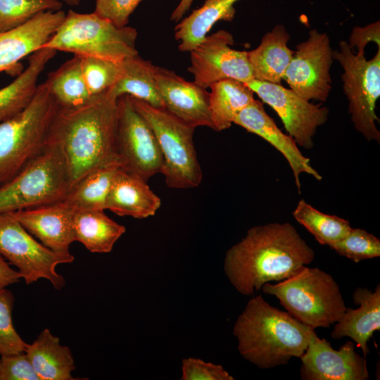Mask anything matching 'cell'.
Here are the masks:
<instances>
[{
    "label": "cell",
    "mask_w": 380,
    "mask_h": 380,
    "mask_svg": "<svg viewBox=\"0 0 380 380\" xmlns=\"http://www.w3.org/2000/svg\"><path fill=\"white\" fill-rule=\"evenodd\" d=\"M20 279L22 277L18 270H13L0 255V290L18 282Z\"/></svg>",
    "instance_id": "cell-40"
},
{
    "label": "cell",
    "mask_w": 380,
    "mask_h": 380,
    "mask_svg": "<svg viewBox=\"0 0 380 380\" xmlns=\"http://www.w3.org/2000/svg\"><path fill=\"white\" fill-rule=\"evenodd\" d=\"M315 253L290 223L250 228L226 253L224 270L242 295L251 296L270 281H279L309 265Z\"/></svg>",
    "instance_id": "cell-1"
},
{
    "label": "cell",
    "mask_w": 380,
    "mask_h": 380,
    "mask_svg": "<svg viewBox=\"0 0 380 380\" xmlns=\"http://www.w3.org/2000/svg\"><path fill=\"white\" fill-rule=\"evenodd\" d=\"M333 58L343 68V91L348 101V113L357 129L368 141H380L376 122V103L380 96V48L375 56L367 60L355 53L346 41L339 42V50L333 51Z\"/></svg>",
    "instance_id": "cell-9"
},
{
    "label": "cell",
    "mask_w": 380,
    "mask_h": 380,
    "mask_svg": "<svg viewBox=\"0 0 380 380\" xmlns=\"http://www.w3.org/2000/svg\"><path fill=\"white\" fill-rule=\"evenodd\" d=\"M41 380H72L75 369L70 349L60 343L49 329H43L37 338L27 345L25 350Z\"/></svg>",
    "instance_id": "cell-23"
},
{
    "label": "cell",
    "mask_w": 380,
    "mask_h": 380,
    "mask_svg": "<svg viewBox=\"0 0 380 380\" xmlns=\"http://www.w3.org/2000/svg\"><path fill=\"white\" fill-rule=\"evenodd\" d=\"M262 102L277 113L284 126L297 145L309 149L318 127L328 120L329 109L313 104L281 84L252 80L246 83Z\"/></svg>",
    "instance_id": "cell-14"
},
{
    "label": "cell",
    "mask_w": 380,
    "mask_h": 380,
    "mask_svg": "<svg viewBox=\"0 0 380 380\" xmlns=\"http://www.w3.org/2000/svg\"><path fill=\"white\" fill-rule=\"evenodd\" d=\"M115 146L120 168L147 180L161 173L163 160L156 135L129 95L118 98Z\"/></svg>",
    "instance_id": "cell-11"
},
{
    "label": "cell",
    "mask_w": 380,
    "mask_h": 380,
    "mask_svg": "<svg viewBox=\"0 0 380 380\" xmlns=\"http://www.w3.org/2000/svg\"><path fill=\"white\" fill-rule=\"evenodd\" d=\"M182 380H234L220 365L207 362L196 357L182 360Z\"/></svg>",
    "instance_id": "cell-37"
},
{
    "label": "cell",
    "mask_w": 380,
    "mask_h": 380,
    "mask_svg": "<svg viewBox=\"0 0 380 380\" xmlns=\"http://www.w3.org/2000/svg\"><path fill=\"white\" fill-rule=\"evenodd\" d=\"M333 60L328 35L312 30L308 38L296 46L284 80L304 99L324 102L332 88L330 68Z\"/></svg>",
    "instance_id": "cell-12"
},
{
    "label": "cell",
    "mask_w": 380,
    "mask_h": 380,
    "mask_svg": "<svg viewBox=\"0 0 380 380\" xmlns=\"http://www.w3.org/2000/svg\"><path fill=\"white\" fill-rule=\"evenodd\" d=\"M273 295L286 312L315 329L335 324L347 308L337 282L317 267L302 266L288 278L261 288Z\"/></svg>",
    "instance_id": "cell-5"
},
{
    "label": "cell",
    "mask_w": 380,
    "mask_h": 380,
    "mask_svg": "<svg viewBox=\"0 0 380 380\" xmlns=\"http://www.w3.org/2000/svg\"><path fill=\"white\" fill-rule=\"evenodd\" d=\"M117 99L108 90L81 106L58 107L49 139L63 148L71 186L93 169L120 167L115 146Z\"/></svg>",
    "instance_id": "cell-2"
},
{
    "label": "cell",
    "mask_w": 380,
    "mask_h": 380,
    "mask_svg": "<svg viewBox=\"0 0 380 380\" xmlns=\"http://www.w3.org/2000/svg\"><path fill=\"white\" fill-rule=\"evenodd\" d=\"M80 67L85 85L91 96L111 88L120 72L119 63L96 57L80 56Z\"/></svg>",
    "instance_id": "cell-33"
},
{
    "label": "cell",
    "mask_w": 380,
    "mask_h": 380,
    "mask_svg": "<svg viewBox=\"0 0 380 380\" xmlns=\"http://www.w3.org/2000/svg\"><path fill=\"white\" fill-rule=\"evenodd\" d=\"M194 0H180L171 14L170 20L174 22L180 21L189 10Z\"/></svg>",
    "instance_id": "cell-41"
},
{
    "label": "cell",
    "mask_w": 380,
    "mask_h": 380,
    "mask_svg": "<svg viewBox=\"0 0 380 380\" xmlns=\"http://www.w3.org/2000/svg\"><path fill=\"white\" fill-rule=\"evenodd\" d=\"M71 187L61 144L51 139L43 151L0 186V213H12L64 200Z\"/></svg>",
    "instance_id": "cell-7"
},
{
    "label": "cell",
    "mask_w": 380,
    "mask_h": 380,
    "mask_svg": "<svg viewBox=\"0 0 380 380\" xmlns=\"http://www.w3.org/2000/svg\"><path fill=\"white\" fill-rule=\"evenodd\" d=\"M158 93L164 108L194 128L204 126L213 129L209 108V92L194 82L186 81L174 71L156 65Z\"/></svg>",
    "instance_id": "cell-16"
},
{
    "label": "cell",
    "mask_w": 380,
    "mask_h": 380,
    "mask_svg": "<svg viewBox=\"0 0 380 380\" xmlns=\"http://www.w3.org/2000/svg\"><path fill=\"white\" fill-rule=\"evenodd\" d=\"M13 293L4 288L0 290V355H6L25 352V343L14 328L12 310L14 305Z\"/></svg>",
    "instance_id": "cell-35"
},
{
    "label": "cell",
    "mask_w": 380,
    "mask_h": 380,
    "mask_svg": "<svg viewBox=\"0 0 380 380\" xmlns=\"http://www.w3.org/2000/svg\"><path fill=\"white\" fill-rule=\"evenodd\" d=\"M56 51L41 48L31 54L28 65L8 85L0 89V122L23 110L31 101L37 88V80Z\"/></svg>",
    "instance_id": "cell-24"
},
{
    "label": "cell",
    "mask_w": 380,
    "mask_h": 380,
    "mask_svg": "<svg viewBox=\"0 0 380 380\" xmlns=\"http://www.w3.org/2000/svg\"><path fill=\"white\" fill-rule=\"evenodd\" d=\"M65 14L62 10L45 11L20 26L0 32V72L13 68L21 59L42 48Z\"/></svg>",
    "instance_id": "cell-19"
},
{
    "label": "cell",
    "mask_w": 380,
    "mask_h": 380,
    "mask_svg": "<svg viewBox=\"0 0 380 380\" xmlns=\"http://www.w3.org/2000/svg\"><path fill=\"white\" fill-rule=\"evenodd\" d=\"M314 329L272 306L259 295L247 303L233 334L241 355L261 369L287 364L305 351Z\"/></svg>",
    "instance_id": "cell-3"
},
{
    "label": "cell",
    "mask_w": 380,
    "mask_h": 380,
    "mask_svg": "<svg viewBox=\"0 0 380 380\" xmlns=\"http://www.w3.org/2000/svg\"><path fill=\"white\" fill-rule=\"evenodd\" d=\"M329 247L355 262L380 256L379 239L359 228H352L345 237Z\"/></svg>",
    "instance_id": "cell-34"
},
{
    "label": "cell",
    "mask_w": 380,
    "mask_h": 380,
    "mask_svg": "<svg viewBox=\"0 0 380 380\" xmlns=\"http://www.w3.org/2000/svg\"><path fill=\"white\" fill-rule=\"evenodd\" d=\"M233 123L262 137L284 156L293 172L299 193L301 173L310 175L319 181L322 179V175L310 165V159L300 151L296 141L289 134H284L266 113L261 101L255 99L239 113Z\"/></svg>",
    "instance_id": "cell-18"
},
{
    "label": "cell",
    "mask_w": 380,
    "mask_h": 380,
    "mask_svg": "<svg viewBox=\"0 0 380 380\" xmlns=\"http://www.w3.org/2000/svg\"><path fill=\"white\" fill-rule=\"evenodd\" d=\"M233 35L224 30L207 35L190 51L188 71L194 82L207 89L220 80L233 79L247 83L253 80L247 51L231 48Z\"/></svg>",
    "instance_id": "cell-13"
},
{
    "label": "cell",
    "mask_w": 380,
    "mask_h": 380,
    "mask_svg": "<svg viewBox=\"0 0 380 380\" xmlns=\"http://www.w3.org/2000/svg\"><path fill=\"white\" fill-rule=\"evenodd\" d=\"M374 42L380 48L379 21L365 27H355L351 32L348 44L351 49L355 46L358 54H365V48L369 42Z\"/></svg>",
    "instance_id": "cell-39"
},
{
    "label": "cell",
    "mask_w": 380,
    "mask_h": 380,
    "mask_svg": "<svg viewBox=\"0 0 380 380\" xmlns=\"http://www.w3.org/2000/svg\"><path fill=\"white\" fill-rule=\"evenodd\" d=\"M300 358L303 380H367L369 377L365 357L355 351L353 342L348 341L336 350L326 339L319 338L315 329Z\"/></svg>",
    "instance_id": "cell-15"
},
{
    "label": "cell",
    "mask_w": 380,
    "mask_h": 380,
    "mask_svg": "<svg viewBox=\"0 0 380 380\" xmlns=\"http://www.w3.org/2000/svg\"><path fill=\"white\" fill-rule=\"evenodd\" d=\"M209 108L213 129H229L236 116L254 100V92L244 82L224 79L209 87Z\"/></svg>",
    "instance_id": "cell-28"
},
{
    "label": "cell",
    "mask_w": 380,
    "mask_h": 380,
    "mask_svg": "<svg viewBox=\"0 0 380 380\" xmlns=\"http://www.w3.org/2000/svg\"><path fill=\"white\" fill-rule=\"evenodd\" d=\"M160 198L146 181L120 167L117 170L106 200V209L119 216L144 219L154 215Z\"/></svg>",
    "instance_id": "cell-21"
},
{
    "label": "cell",
    "mask_w": 380,
    "mask_h": 380,
    "mask_svg": "<svg viewBox=\"0 0 380 380\" xmlns=\"http://www.w3.org/2000/svg\"><path fill=\"white\" fill-rule=\"evenodd\" d=\"M0 255L17 267L27 284L45 279L58 290L65 280L56 266L74 260L72 255L57 254L37 241L12 213H0Z\"/></svg>",
    "instance_id": "cell-10"
},
{
    "label": "cell",
    "mask_w": 380,
    "mask_h": 380,
    "mask_svg": "<svg viewBox=\"0 0 380 380\" xmlns=\"http://www.w3.org/2000/svg\"><path fill=\"white\" fill-rule=\"evenodd\" d=\"M118 168L107 166L89 171L71 186L63 202L73 209L106 210L107 197Z\"/></svg>",
    "instance_id": "cell-29"
},
{
    "label": "cell",
    "mask_w": 380,
    "mask_h": 380,
    "mask_svg": "<svg viewBox=\"0 0 380 380\" xmlns=\"http://www.w3.org/2000/svg\"><path fill=\"white\" fill-rule=\"evenodd\" d=\"M292 215L322 245L330 246L345 237L352 229L348 220L325 214L303 199L298 201Z\"/></svg>",
    "instance_id": "cell-31"
},
{
    "label": "cell",
    "mask_w": 380,
    "mask_h": 380,
    "mask_svg": "<svg viewBox=\"0 0 380 380\" xmlns=\"http://www.w3.org/2000/svg\"><path fill=\"white\" fill-rule=\"evenodd\" d=\"M0 380H41L25 352L1 355Z\"/></svg>",
    "instance_id": "cell-36"
},
{
    "label": "cell",
    "mask_w": 380,
    "mask_h": 380,
    "mask_svg": "<svg viewBox=\"0 0 380 380\" xmlns=\"http://www.w3.org/2000/svg\"><path fill=\"white\" fill-rule=\"evenodd\" d=\"M45 81L51 95L61 107H79L89 102L93 97L85 85L79 56H75L57 70L50 72Z\"/></svg>",
    "instance_id": "cell-30"
},
{
    "label": "cell",
    "mask_w": 380,
    "mask_h": 380,
    "mask_svg": "<svg viewBox=\"0 0 380 380\" xmlns=\"http://www.w3.org/2000/svg\"><path fill=\"white\" fill-rule=\"evenodd\" d=\"M130 98L134 108L156 135L163 160L161 173L167 186L172 189L198 186L202 182L203 172L193 140L195 128L184 124L165 108H155L141 100Z\"/></svg>",
    "instance_id": "cell-8"
},
{
    "label": "cell",
    "mask_w": 380,
    "mask_h": 380,
    "mask_svg": "<svg viewBox=\"0 0 380 380\" xmlns=\"http://www.w3.org/2000/svg\"><path fill=\"white\" fill-rule=\"evenodd\" d=\"M58 1L62 2L63 4L65 3L68 5L75 6L79 5L82 0H58Z\"/></svg>",
    "instance_id": "cell-42"
},
{
    "label": "cell",
    "mask_w": 380,
    "mask_h": 380,
    "mask_svg": "<svg viewBox=\"0 0 380 380\" xmlns=\"http://www.w3.org/2000/svg\"><path fill=\"white\" fill-rule=\"evenodd\" d=\"M137 34L135 28L118 27L94 12L80 13L69 10L42 48L120 63L138 54Z\"/></svg>",
    "instance_id": "cell-6"
},
{
    "label": "cell",
    "mask_w": 380,
    "mask_h": 380,
    "mask_svg": "<svg viewBox=\"0 0 380 380\" xmlns=\"http://www.w3.org/2000/svg\"><path fill=\"white\" fill-rule=\"evenodd\" d=\"M72 221L75 241L91 253L110 252L126 231L103 210L74 209Z\"/></svg>",
    "instance_id": "cell-27"
},
{
    "label": "cell",
    "mask_w": 380,
    "mask_h": 380,
    "mask_svg": "<svg viewBox=\"0 0 380 380\" xmlns=\"http://www.w3.org/2000/svg\"><path fill=\"white\" fill-rule=\"evenodd\" d=\"M62 6L58 0H0V32L20 26L41 13L59 11Z\"/></svg>",
    "instance_id": "cell-32"
},
{
    "label": "cell",
    "mask_w": 380,
    "mask_h": 380,
    "mask_svg": "<svg viewBox=\"0 0 380 380\" xmlns=\"http://www.w3.org/2000/svg\"><path fill=\"white\" fill-rule=\"evenodd\" d=\"M142 0H96L94 13L118 27L127 26L131 14Z\"/></svg>",
    "instance_id": "cell-38"
},
{
    "label": "cell",
    "mask_w": 380,
    "mask_h": 380,
    "mask_svg": "<svg viewBox=\"0 0 380 380\" xmlns=\"http://www.w3.org/2000/svg\"><path fill=\"white\" fill-rule=\"evenodd\" d=\"M119 66L118 78L108 89L113 96L118 99L129 95L153 107L164 108L156 85V65L142 58L138 53L120 62Z\"/></svg>",
    "instance_id": "cell-26"
},
{
    "label": "cell",
    "mask_w": 380,
    "mask_h": 380,
    "mask_svg": "<svg viewBox=\"0 0 380 380\" xmlns=\"http://www.w3.org/2000/svg\"><path fill=\"white\" fill-rule=\"evenodd\" d=\"M357 309L346 308L336 322L331 333L334 339L348 336L360 348L364 357L369 353L368 341L376 331L380 330V286L374 291L357 287L353 294Z\"/></svg>",
    "instance_id": "cell-20"
},
{
    "label": "cell",
    "mask_w": 380,
    "mask_h": 380,
    "mask_svg": "<svg viewBox=\"0 0 380 380\" xmlns=\"http://www.w3.org/2000/svg\"><path fill=\"white\" fill-rule=\"evenodd\" d=\"M289 40L285 27L277 25L263 36L256 49L247 51L254 80L281 84L294 53L288 46Z\"/></svg>",
    "instance_id": "cell-22"
},
{
    "label": "cell",
    "mask_w": 380,
    "mask_h": 380,
    "mask_svg": "<svg viewBox=\"0 0 380 380\" xmlns=\"http://www.w3.org/2000/svg\"><path fill=\"white\" fill-rule=\"evenodd\" d=\"M239 0H205L203 5L179 21L175 27V38L179 42L178 49L190 52L219 20L232 21L236 13L234 4Z\"/></svg>",
    "instance_id": "cell-25"
},
{
    "label": "cell",
    "mask_w": 380,
    "mask_h": 380,
    "mask_svg": "<svg viewBox=\"0 0 380 380\" xmlns=\"http://www.w3.org/2000/svg\"><path fill=\"white\" fill-rule=\"evenodd\" d=\"M59 106L46 81L37 86L29 104L0 122V184L9 181L38 156L48 142Z\"/></svg>",
    "instance_id": "cell-4"
},
{
    "label": "cell",
    "mask_w": 380,
    "mask_h": 380,
    "mask_svg": "<svg viewBox=\"0 0 380 380\" xmlns=\"http://www.w3.org/2000/svg\"><path fill=\"white\" fill-rule=\"evenodd\" d=\"M73 212L62 201L12 214L44 246L57 254L70 255V246L75 241Z\"/></svg>",
    "instance_id": "cell-17"
}]
</instances>
